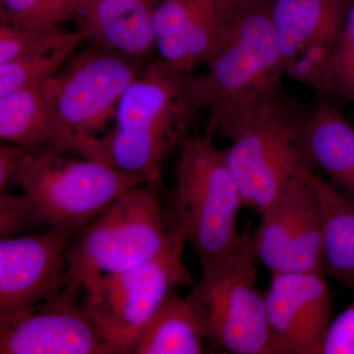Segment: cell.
<instances>
[{"label":"cell","instance_id":"6","mask_svg":"<svg viewBox=\"0 0 354 354\" xmlns=\"http://www.w3.org/2000/svg\"><path fill=\"white\" fill-rule=\"evenodd\" d=\"M257 259L255 237L244 232L232 255L202 272L186 297L207 341L227 353L277 354L265 293L258 286Z\"/></svg>","mask_w":354,"mask_h":354},{"label":"cell","instance_id":"9","mask_svg":"<svg viewBox=\"0 0 354 354\" xmlns=\"http://www.w3.org/2000/svg\"><path fill=\"white\" fill-rule=\"evenodd\" d=\"M138 67L131 58L94 41L53 78V108L78 157L95 160L97 143L111 130L109 122L138 76Z\"/></svg>","mask_w":354,"mask_h":354},{"label":"cell","instance_id":"23","mask_svg":"<svg viewBox=\"0 0 354 354\" xmlns=\"http://www.w3.org/2000/svg\"><path fill=\"white\" fill-rule=\"evenodd\" d=\"M80 13V0H0L1 24L55 26Z\"/></svg>","mask_w":354,"mask_h":354},{"label":"cell","instance_id":"8","mask_svg":"<svg viewBox=\"0 0 354 354\" xmlns=\"http://www.w3.org/2000/svg\"><path fill=\"white\" fill-rule=\"evenodd\" d=\"M187 243L180 227L171 246L158 257L84 283L83 308L113 342L118 354L129 353L146 326L176 288H192L196 283L183 262Z\"/></svg>","mask_w":354,"mask_h":354},{"label":"cell","instance_id":"15","mask_svg":"<svg viewBox=\"0 0 354 354\" xmlns=\"http://www.w3.org/2000/svg\"><path fill=\"white\" fill-rule=\"evenodd\" d=\"M53 78L0 97L2 141L32 147L41 155L77 156L75 144L60 125L53 108Z\"/></svg>","mask_w":354,"mask_h":354},{"label":"cell","instance_id":"5","mask_svg":"<svg viewBox=\"0 0 354 354\" xmlns=\"http://www.w3.org/2000/svg\"><path fill=\"white\" fill-rule=\"evenodd\" d=\"M179 148L172 209L204 272L230 257L241 243L236 220L243 199L225 150L216 148L211 136H188Z\"/></svg>","mask_w":354,"mask_h":354},{"label":"cell","instance_id":"14","mask_svg":"<svg viewBox=\"0 0 354 354\" xmlns=\"http://www.w3.org/2000/svg\"><path fill=\"white\" fill-rule=\"evenodd\" d=\"M69 237L50 227L43 234L0 241V317L59 297L67 286Z\"/></svg>","mask_w":354,"mask_h":354},{"label":"cell","instance_id":"25","mask_svg":"<svg viewBox=\"0 0 354 354\" xmlns=\"http://www.w3.org/2000/svg\"><path fill=\"white\" fill-rule=\"evenodd\" d=\"M323 354H354V301L333 319Z\"/></svg>","mask_w":354,"mask_h":354},{"label":"cell","instance_id":"17","mask_svg":"<svg viewBox=\"0 0 354 354\" xmlns=\"http://www.w3.org/2000/svg\"><path fill=\"white\" fill-rule=\"evenodd\" d=\"M308 146L316 167L354 197V127L323 95L310 115Z\"/></svg>","mask_w":354,"mask_h":354},{"label":"cell","instance_id":"20","mask_svg":"<svg viewBox=\"0 0 354 354\" xmlns=\"http://www.w3.org/2000/svg\"><path fill=\"white\" fill-rule=\"evenodd\" d=\"M82 28V32L68 43L0 64V97L19 88L46 82L57 76L77 46L92 39L91 30L88 27Z\"/></svg>","mask_w":354,"mask_h":354},{"label":"cell","instance_id":"3","mask_svg":"<svg viewBox=\"0 0 354 354\" xmlns=\"http://www.w3.org/2000/svg\"><path fill=\"white\" fill-rule=\"evenodd\" d=\"M310 115L279 92L228 136L232 145L225 158L244 206L261 213L315 174L308 146Z\"/></svg>","mask_w":354,"mask_h":354},{"label":"cell","instance_id":"28","mask_svg":"<svg viewBox=\"0 0 354 354\" xmlns=\"http://www.w3.org/2000/svg\"><path fill=\"white\" fill-rule=\"evenodd\" d=\"M97 0H80V19L82 21L84 15H85L86 12L91 8Z\"/></svg>","mask_w":354,"mask_h":354},{"label":"cell","instance_id":"11","mask_svg":"<svg viewBox=\"0 0 354 354\" xmlns=\"http://www.w3.org/2000/svg\"><path fill=\"white\" fill-rule=\"evenodd\" d=\"M309 176L259 213L256 252L272 274L325 272L322 211Z\"/></svg>","mask_w":354,"mask_h":354},{"label":"cell","instance_id":"16","mask_svg":"<svg viewBox=\"0 0 354 354\" xmlns=\"http://www.w3.org/2000/svg\"><path fill=\"white\" fill-rule=\"evenodd\" d=\"M157 7L147 0H97L84 15L95 43L140 64L156 46L153 13Z\"/></svg>","mask_w":354,"mask_h":354},{"label":"cell","instance_id":"26","mask_svg":"<svg viewBox=\"0 0 354 354\" xmlns=\"http://www.w3.org/2000/svg\"><path fill=\"white\" fill-rule=\"evenodd\" d=\"M41 155L30 146L2 143L0 146V191L7 190L11 179L29 158Z\"/></svg>","mask_w":354,"mask_h":354},{"label":"cell","instance_id":"21","mask_svg":"<svg viewBox=\"0 0 354 354\" xmlns=\"http://www.w3.org/2000/svg\"><path fill=\"white\" fill-rule=\"evenodd\" d=\"M317 92L334 104L354 102V3L348 7Z\"/></svg>","mask_w":354,"mask_h":354},{"label":"cell","instance_id":"4","mask_svg":"<svg viewBox=\"0 0 354 354\" xmlns=\"http://www.w3.org/2000/svg\"><path fill=\"white\" fill-rule=\"evenodd\" d=\"M158 183L141 184L115 200L68 246L67 286L84 283L152 260L176 239L180 225L158 196Z\"/></svg>","mask_w":354,"mask_h":354},{"label":"cell","instance_id":"18","mask_svg":"<svg viewBox=\"0 0 354 354\" xmlns=\"http://www.w3.org/2000/svg\"><path fill=\"white\" fill-rule=\"evenodd\" d=\"M322 211L324 271L346 288H354V197L310 174Z\"/></svg>","mask_w":354,"mask_h":354},{"label":"cell","instance_id":"10","mask_svg":"<svg viewBox=\"0 0 354 354\" xmlns=\"http://www.w3.org/2000/svg\"><path fill=\"white\" fill-rule=\"evenodd\" d=\"M80 295L66 286L59 297L0 317V353L118 354L83 308Z\"/></svg>","mask_w":354,"mask_h":354},{"label":"cell","instance_id":"24","mask_svg":"<svg viewBox=\"0 0 354 354\" xmlns=\"http://www.w3.org/2000/svg\"><path fill=\"white\" fill-rule=\"evenodd\" d=\"M43 225L27 195L0 191V239L19 236L30 228Z\"/></svg>","mask_w":354,"mask_h":354},{"label":"cell","instance_id":"2","mask_svg":"<svg viewBox=\"0 0 354 354\" xmlns=\"http://www.w3.org/2000/svg\"><path fill=\"white\" fill-rule=\"evenodd\" d=\"M191 77L162 59L140 71L121 99L115 125L97 143L95 160L158 183L165 158L187 138L199 109Z\"/></svg>","mask_w":354,"mask_h":354},{"label":"cell","instance_id":"22","mask_svg":"<svg viewBox=\"0 0 354 354\" xmlns=\"http://www.w3.org/2000/svg\"><path fill=\"white\" fill-rule=\"evenodd\" d=\"M83 28L65 32L60 25H0V64L51 50L77 38Z\"/></svg>","mask_w":354,"mask_h":354},{"label":"cell","instance_id":"7","mask_svg":"<svg viewBox=\"0 0 354 354\" xmlns=\"http://www.w3.org/2000/svg\"><path fill=\"white\" fill-rule=\"evenodd\" d=\"M69 155L53 152L32 157L10 183L30 198L44 225L69 239L121 195L148 183L99 160Z\"/></svg>","mask_w":354,"mask_h":354},{"label":"cell","instance_id":"27","mask_svg":"<svg viewBox=\"0 0 354 354\" xmlns=\"http://www.w3.org/2000/svg\"><path fill=\"white\" fill-rule=\"evenodd\" d=\"M261 1L262 0H218V6L227 20L235 13L255 6Z\"/></svg>","mask_w":354,"mask_h":354},{"label":"cell","instance_id":"29","mask_svg":"<svg viewBox=\"0 0 354 354\" xmlns=\"http://www.w3.org/2000/svg\"><path fill=\"white\" fill-rule=\"evenodd\" d=\"M149 3L152 4L153 6L157 7L158 4L160 3V0H147Z\"/></svg>","mask_w":354,"mask_h":354},{"label":"cell","instance_id":"1","mask_svg":"<svg viewBox=\"0 0 354 354\" xmlns=\"http://www.w3.org/2000/svg\"><path fill=\"white\" fill-rule=\"evenodd\" d=\"M206 73L191 77L198 109L209 111L206 134L227 137L281 92L285 73L271 19L262 0L235 13L209 53Z\"/></svg>","mask_w":354,"mask_h":354},{"label":"cell","instance_id":"19","mask_svg":"<svg viewBox=\"0 0 354 354\" xmlns=\"http://www.w3.org/2000/svg\"><path fill=\"white\" fill-rule=\"evenodd\" d=\"M207 341L187 299L174 291L128 354H200Z\"/></svg>","mask_w":354,"mask_h":354},{"label":"cell","instance_id":"13","mask_svg":"<svg viewBox=\"0 0 354 354\" xmlns=\"http://www.w3.org/2000/svg\"><path fill=\"white\" fill-rule=\"evenodd\" d=\"M349 0H272L271 19L285 73L318 91Z\"/></svg>","mask_w":354,"mask_h":354},{"label":"cell","instance_id":"12","mask_svg":"<svg viewBox=\"0 0 354 354\" xmlns=\"http://www.w3.org/2000/svg\"><path fill=\"white\" fill-rule=\"evenodd\" d=\"M277 354H323L333 321L325 272H274L265 292Z\"/></svg>","mask_w":354,"mask_h":354}]
</instances>
